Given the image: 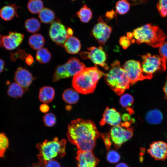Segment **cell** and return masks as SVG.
<instances>
[{
    "mask_svg": "<svg viewBox=\"0 0 167 167\" xmlns=\"http://www.w3.org/2000/svg\"><path fill=\"white\" fill-rule=\"evenodd\" d=\"M134 98L132 96L128 93L125 94L120 97L119 102L121 105L124 108H129L134 102Z\"/></svg>",
    "mask_w": 167,
    "mask_h": 167,
    "instance_id": "33",
    "label": "cell"
},
{
    "mask_svg": "<svg viewBox=\"0 0 167 167\" xmlns=\"http://www.w3.org/2000/svg\"><path fill=\"white\" fill-rule=\"evenodd\" d=\"M66 51L71 54H75L80 50L81 45L79 40L74 36L68 37L63 45Z\"/></svg>",
    "mask_w": 167,
    "mask_h": 167,
    "instance_id": "19",
    "label": "cell"
},
{
    "mask_svg": "<svg viewBox=\"0 0 167 167\" xmlns=\"http://www.w3.org/2000/svg\"><path fill=\"white\" fill-rule=\"evenodd\" d=\"M65 64L58 65L55 69L54 74L53 81L55 82L62 79L70 77Z\"/></svg>",
    "mask_w": 167,
    "mask_h": 167,
    "instance_id": "27",
    "label": "cell"
},
{
    "mask_svg": "<svg viewBox=\"0 0 167 167\" xmlns=\"http://www.w3.org/2000/svg\"><path fill=\"white\" fill-rule=\"evenodd\" d=\"M66 140H59L57 137L50 141L46 139L42 143H38L36 147L39 151L38 160L49 161L63 157L66 154Z\"/></svg>",
    "mask_w": 167,
    "mask_h": 167,
    "instance_id": "5",
    "label": "cell"
},
{
    "mask_svg": "<svg viewBox=\"0 0 167 167\" xmlns=\"http://www.w3.org/2000/svg\"><path fill=\"white\" fill-rule=\"evenodd\" d=\"M159 48V52L160 56L166 60L167 59V42H164Z\"/></svg>",
    "mask_w": 167,
    "mask_h": 167,
    "instance_id": "39",
    "label": "cell"
},
{
    "mask_svg": "<svg viewBox=\"0 0 167 167\" xmlns=\"http://www.w3.org/2000/svg\"><path fill=\"white\" fill-rule=\"evenodd\" d=\"M27 7L31 13L36 14L39 13L44 8V4L41 0H30Z\"/></svg>",
    "mask_w": 167,
    "mask_h": 167,
    "instance_id": "30",
    "label": "cell"
},
{
    "mask_svg": "<svg viewBox=\"0 0 167 167\" xmlns=\"http://www.w3.org/2000/svg\"><path fill=\"white\" fill-rule=\"evenodd\" d=\"M92 14L91 9L86 4L84 5L76 13L80 20L84 23H88L92 17Z\"/></svg>",
    "mask_w": 167,
    "mask_h": 167,
    "instance_id": "26",
    "label": "cell"
},
{
    "mask_svg": "<svg viewBox=\"0 0 167 167\" xmlns=\"http://www.w3.org/2000/svg\"><path fill=\"white\" fill-rule=\"evenodd\" d=\"M157 7L161 16L167 17V0H159Z\"/></svg>",
    "mask_w": 167,
    "mask_h": 167,
    "instance_id": "35",
    "label": "cell"
},
{
    "mask_svg": "<svg viewBox=\"0 0 167 167\" xmlns=\"http://www.w3.org/2000/svg\"><path fill=\"white\" fill-rule=\"evenodd\" d=\"M166 79V81L163 89L165 95V97L167 98V78Z\"/></svg>",
    "mask_w": 167,
    "mask_h": 167,
    "instance_id": "48",
    "label": "cell"
},
{
    "mask_svg": "<svg viewBox=\"0 0 167 167\" xmlns=\"http://www.w3.org/2000/svg\"><path fill=\"white\" fill-rule=\"evenodd\" d=\"M143 61L141 64L142 71L144 74L150 79L156 71H164L166 68V60L158 55L147 54L142 56Z\"/></svg>",
    "mask_w": 167,
    "mask_h": 167,
    "instance_id": "7",
    "label": "cell"
},
{
    "mask_svg": "<svg viewBox=\"0 0 167 167\" xmlns=\"http://www.w3.org/2000/svg\"><path fill=\"white\" fill-rule=\"evenodd\" d=\"M132 42L146 43L154 48L159 47L164 42L166 36L158 26L147 24L135 29Z\"/></svg>",
    "mask_w": 167,
    "mask_h": 167,
    "instance_id": "3",
    "label": "cell"
},
{
    "mask_svg": "<svg viewBox=\"0 0 167 167\" xmlns=\"http://www.w3.org/2000/svg\"><path fill=\"white\" fill-rule=\"evenodd\" d=\"M115 167H129L125 163H120L116 165Z\"/></svg>",
    "mask_w": 167,
    "mask_h": 167,
    "instance_id": "49",
    "label": "cell"
},
{
    "mask_svg": "<svg viewBox=\"0 0 167 167\" xmlns=\"http://www.w3.org/2000/svg\"><path fill=\"white\" fill-rule=\"evenodd\" d=\"M121 118L120 113L114 108L107 107L103 115L100 124L103 126L107 124L113 126L121 124Z\"/></svg>",
    "mask_w": 167,
    "mask_h": 167,
    "instance_id": "16",
    "label": "cell"
},
{
    "mask_svg": "<svg viewBox=\"0 0 167 167\" xmlns=\"http://www.w3.org/2000/svg\"><path fill=\"white\" fill-rule=\"evenodd\" d=\"M127 37L130 40L133 38V35L132 32H128L127 33Z\"/></svg>",
    "mask_w": 167,
    "mask_h": 167,
    "instance_id": "51",
    "label": "cell"
},
{
    "mask_svg": "<svg viewBox=\"0 0 167 167\" xmlns=\"http://www.w3.org/2000/svg\"><path fill=\"white\" fill-rule=\"evenodd\" d=\"M106 158L108 162L112 163H116L119 161L120 156L117 152L114 150H112L108 152Z\"/></svg>",
    "mask_w": 167,
    "mask_h": 167,
    "instance_id": "37",
    "label": "cell"
},
{
    "mask_svg": "<svg viewBox=\"0 0 167 167\" xmlns=\"http://www.w3.org/2000/svg\"><path fill=\"white\" fill-rule=\"evenodd\" d=\"M147 152L155 160L165 161L167 158V143L160 141L154 142L150 144Z\"/></svg>",
    "mask_w": 167,
    "mask_h": 167,
    "instance_id": "13",
    "label": "cell"
},
{
    "mask_svg": "<svg viewBox=\"0 0 167 167\" xmlns=\"http://www.w3.org/2000/svg\"><path fill=\"white\" fill-rule=\"evenodd\" d=\"M49 34L52 40L59 45H63L67 38L66 27L58 19L52 23Z\"/></svg>",
    "mask_w": 167,
    "mask_h": 167,
    "instance_id": "10",
    "label": "cell"
},
{
    "mask_svg": "<svg viewBox=\"0 0 167 167\" xmlns=\"http://www.w3.org/2000/svg\"><path fill=\"white\" fill-rule=\"evenodd\" d=\"M24 89L19 85L15 83H12L9 86L7 91L8 96L14 98L21 97L24 93Z\"/></svg>",
    "mask_w": 167,
    "mask_h": 167,
    "instance_id": "25",
    "label": "cell"
},
{
    "mask_svg": "<svg viewBox=\"0 0 167 167\" xmlns=\"http://www.w3.org/2000/svg\"><path fill=\"white\" fill-rule=\"evenodd\" d=\"M39 161L43 167H61L60 163L55 159L49 161L39 160Z\"/></svg>",
    "mask_w": 167,
    "mask_h": 167,
    "instance_id": "38",
    "label": "cell"
},
{
    "mask_svg": "<svg viewBox=\"0 0 167 167\" xmlns=\"http://www.w3.org/2000/svg\"><path fill=\"white\" fill-rule=\"evenodd\" d=\"M39 18L45 24L52 23L55 18L54 12L48 8H44L39 13Z\"/></svg>",
    "mask_w": 167,
    "mask_h": 167,
    "instance_id": "24",
    "label": "cell"
},
{
    "mask_svg": "<svg viewBox=\"0 0 167 167\" xmlns=\"http://www.w3.org/2000/svg\"><path fill=\"white\" fill-rule=\"evenodd\" d=\"M65 64L70 77L74 76L86 68L83 63L74 57L69 58Z\"/></svg>",
    "mask_w": 167,
    "mask_h": 167,
    "instance_id": "17",
    "label": "cell"
},
{
    "mask_svg": "<svg viewBox=\"0 0 167 167\" xmlns=\"http://www.w3.org/2000/svg\"><path fill=\"white\" fill-rule=\"evenodd\" d=\"M163 119L161 112L157 109H154L148 111L145 116V119L151 124H157L161 123Z\"/></svg>",
    "mask_w": 167,
    "mask_h": 167,
    "instance_id": "21",
    "label": "cell"
},
{
    "mask_svg": "<svg viewBox=\"0 0 167 167\" xmlns=\"http://www.w3.org/2000/svg\"><path fill=\"white\" fill-rule=\"evenodd\" d=\"M43 121L46 126L51 127L55 125L56 122V119L53 113H49L45 114L43 117Z\"/></svg>",
    "mask_w": 167,
    "mask_h": 167,
    "instance_id": "34",
    "label": "cell"
},
{
    "mask_svg": "<svg viewBox=\"0 0 167 167\" xmlns=\"http://www.w3.org/2000/svg\"><path fill=\"white\" fill-rule=\"evenodd\" d=\"M66 32L67 38L69 37L72 36L73 32V30L71 28L68 27L66 29Z\"/></svg>",
    "mask_w": 167,
    "mask_h": 167,
    "instance_id": "47",
    "label": "cell"
},
{
    "mask_svg": "<svg viewBox=\"0 0 167 167\" xmlns=\"http://www.w3.org/2000/svg\"><path fill=\"white\" fill-rule=\"evenodd\" d=\"M130 3L131 5H135L142 3L145 2V0H128Z\"/></svg>",
    "mask_w": 167,
    "mask_h": 167,
    "instance_id": "45",
    "label": "cell"
},
{
    "mask_svg": "<svg viewBox=\"0 0 167 167\" xmlns=\"http://www.w3.org/2000/svg\"><path fill=\"white\" fill-rule=\"evenodd\" d=\"M25 60L26 63L28 65H31L34 62L33 58L30 54L28 55Z\"/></svg>",
    "mask_w": 167,
    "mask_h": 167,
    "instance_id": "43",
    "label": "cell"
},
{
    "mask_svg": "<svg viewBox=\"0 0 167 167\" xmlns=\"http://www.w3.org/2000/svg\"><path fill=\"white\" fill-rule=\"evenodd\" d=\"M24 36L22 33L10 32L8 35L2 36L1 46L8 50L15 49L21 43Z\"/></svg>",
    "mask_w": 167,
    "mask_h": 167,
    "instance_id": "14",
    "label": "cell"
},
{
    "mask_svg": "<svg viewBox=\"0 0 167 167\" xmlns=\"http://www.w3.org/2000/svg\"><path fill=\"white\" fill-rule=\"evenodd\" d=\"M130 122H126L111 128L109 133L110 140L116 149L118 148L133 136V129L130 127Z\"/></svg>",
    "mask_w": 167,
    "mask_h": 167,
    "instance_id": "6",
    "label": "cell"
},
{
    "mask_svg": "<svg viewBox=\"0 0 167 167\" xmlns=\"http://www.w3.org/2000/svg\"><path fill=\"white\" fill-rule=\"evenodd\" d=\"M105 74L96 66L86 67L73 76L72 86L78 92L82 94L92 93L99 80Z\"/></svg>",
    "mask_w": 167,
    "mask_h": 167,
    "instance_id": "2",
    "label": "cell"
},
{
    "mask_svg": "<svg viewBox=\"0 0 167 167\" xmlns=\"http://www.w3.org/2000/svg\"><path fill=\"white\" fill-rule=\"evenodd\" d=\"M32 167H43L40 164H35L33 165Z\"/></svg>",
    "mask_w": 167,
    "mask_h": 167,
    "instance_id": "52",
    "label": "cell"
},
{
    "mask_svg": "<svg viewBox=\"0 0 167 167\" xmlns=\"http://www.w3.org/2000/svg\"><path fill=\"white\" fill-rule=\"evenodd\" d=\"M45 41L44 38L42 35L39 34H35L29 37L28 44L33 49L38 50L42 48Z\"/></svg>",
    "mask_w": 167,
    "mask_h": 167,
    "instance_id": "23",
    "label": "cell"
},
{
    "mask_svg": "<svg viewBox=\"0 0 167 167\" xmlns=\"http://www.w3.org/2000/svg\"><path fill=\"white\" fill-rule=\"evenodd\" d=\"M9 140L4 133H0V157H4L5 153L8 148Z\"/></svg>",
    "mask_w": 167,
    "mask_h": 167,
    "instance_id": "32",
    "label": "cell"
},
{
    "mask_svg": "<svg viewBox=\"0 0 167 167\" xmlns=\"http://www.w3.org/2000/svg\"><path fill=\"white\" fill-rule=\"evenodd\" d=\"M119 43L123 49H126L130 45L131 41L127 36H124L120 37Z\"/></svg>",
    "mask_w": 167,
    "mask_h": 167,
    "instance_id": "40",
    "label": "cell"
},
{
    "mask_svg": "<svg viewBox=\"0 0 167 167\" xmlns=\"http://www.w3.org/2000/svg\"><path fill=\"white\" fill-rule=\"evenodd\" d=\"M131 3L128 0H120L118 1L115 5L116 16L117 14L124 15L129 10Z\"/></svg>",
    "mask_w": 167,
    "mask_h": 167,
    "instance_id": "31",
    "label": "cell"
},
{
    "mask_svg": "<svg viewBox=\"0 0 167 167\" xmlns=\"http://www.w3.org/2000/svg\"><path fill=\"white\" fill-rule=\"evenodd\" d=\"M34 78L29 71L20 67L15 71L14 79L15 82L21 86L24 90H27Z\"/></svg>",
    "mask_w": 167,
    "mask_h": 167,
    "instance_id": "15",
    "label": "cell"
},
{
    "mask_svg": "<svg viewBox=\"0 0 167 167\" xmlns=\"http://www.w3.org/2000/svg\"><path fill=\"white\" fill-rule=\"evenodd\" d=\"M18 7L15 4L5 6L0 10V17L3 20L7 21L17 16Z\"/></svg>",
    "mask_w": 167,
    "mask_h": 167,
    "instance_id": "18",
    "label": "cell"
},
{
    "mask_svg": "<svg viewBox=\"0 0 167 167\" xmlns=\"http://www.w3.org/2000/svg\"><path fill=\"white\" fill-rule=\"evenodd\" d=\"M76 159L77 167H96L99 162L92 152L90 151L78 150Z\"/></svg>",
    "mask_w": 167,
    "mask_h": 167,
    "instance_id": "12",
    "label": "cell"
},
{
    "mask_svg": "<svg viewBox=\"0 0 167 167\" xmlns=\"http://www.w3.org/2000/svg\"><path fill=\"white\" fill-rule=\"evenodd\" d=\"M101 136L102 138L104 141L107 149L109 150V149L112 142L110 139L109 133L101 134Z\"/></svg>",
    "mask_w": 167,
    "mask_h": 167,
    "instance_id": "41",
    "label": "cell"
},
{
    "mask_svg": "<svg viewBox=\"0 0 167 167\" xmlns=\"http://www.w3.org/2000/svg\"><path fill=\"white\" fill-rule=\"evenodd\" d=\"M122 118L123 120L126 121L127 120H129L130 118V117L128 114H125L123 115Z\"/></svg>",
    "mask_w": 167,
    "mask_h": 167,
    "instance_id": "50",
    "label": "cell"
},
{
    "mask_svg": "<svg viewBox=\"0 0 167 167\" xmlns=\"http://www.w3.org/2000/svg\"><path fill=\"white\" fill-rule=\"evenodd\" d=\"M88 50V51L83 52L79 54L82 59H89L95 64L103 67L105 70L108 69V66L105 63L106 55L102 46L98 48L92 47Z\"/></svg>",
    "mask_w": 167,
    "mask_h": 167,
    "instance_id": "9",
    "label": "cell"
},
{
    "mask_svg": "<svg viewBox=\"0 0 167 167\" xmlns=\"http://www.w3.org/2000/svg\"><path fill=\"white\" fill-rule=\"evenodd\" d=\"M5 63L4 61L0 58V73L2 72L4 70Z\"/></svg>",
    "mask_w": 167,
    "mask_h": 167,
    "instance_id": "46",
    "label": "cell"
},
{
    "mask_svg": "<svg viewBox=\"0 0 167 167\" xmlns=\"http://www.w3.org/2000/svg\"><path fill=\"white\" fill-rule=\"evenodd\" d=\"M10 59L12 61H15L17 59L20 58L22 60L25 59L28 54L25 51L19 49L14 53H11Z\"/></svg>",
    "mask_w": 167,
    "mask_h": 167,
    "instance_id": "36",
    "label": "cell"
},
{
    "mask_svg": "<svg viewBox=\"0 0 167 167\" xmlns=\"http://www.w3.org/2000/svg\"><path fill=\"white\" fill-rule=\"evenodd\" d=\"M64 101L66 103L73 104L76 103L79 100L78 92L75 89L69 88L65 90L62 95Z\"/></svg>",
    "mask_w": 167,
    "mask_h": 167,
    "instance_id": "22",
    "label": "cell"
},
{
    "mask_svg": "<svg viewBox=\"0 0 167 167\" xmlns=\"http://www.w3.org/2000/svg\"><path fill=\"white\" fill-rule=\"evenodd\" d=\"M39 109L42 113H46L49 111L50 108L48 105L45 103L41 104L40 106Z\"/></svg>",
    "mask_w": 167,
    "mask_h": 167,
    "instance_id": "42",
    "label": "cell"
},
{
    "mask_svg": "<svg viewBox=\"0 0 167 167\" xmlns=\"http://www.w3.org/2000/svg\"><path fill=\"white\" fill-rule=\"evenodd\" d=\"M66 136L69 141L78 150L92 152L101 134L92 121L78 118L69 124Z\"/></svg>",
    "mask_w": 167,
    "mask_h": 167,
    "instance_id": "1",
    "label": "cell"
},
{
    "mask_svg": "<svg viewBox=\"0 0 167 167\" xmlns=\"http://www.w3.org/2000/svg\"><path fill=\"white\" fill-rule=\"evenodd\" d=\"M112 28L105 23L101 16L98 19V23L94 26L92 33L101 46L104 45L109 38Z\"/></svg>",
    "mask_w": 167,
    "mask_h": 167,
    "instance_id": "11",
    "label": "cell"
},
{
    "mask_svg": "<svg viewBox=\"0 0 167 167\" xmlns=\"http://www.w3.org/2000/svg\"><path fill=\"white\" fill-rule=\"evenodd\" d=\"M25 26L28 32L34 33L39 30L41 28V24L37 19L34 18H32L26 20Z\"/></svg>",
    "mask_w": 167,
    "mask_h": 167,
    "instance_id": "28",
    "label": "cell"
},
{
    "mask_svg": "<svg viewBox=\"0 0 167 167\" xmlns=\"http://www.w3.org/2000/svg\"><path fill=\"white\" fill-rule=\"evenodd\" d=\"M55 94V90L53 87L49 86H44L40 90L39 98L41 102L48 103L53 101Z\"/></svg>",
    "mask_w": 167,
    "mask_h": 167,
    "instance_id": "20",
    "label": "cell"
},
{
    "mask_svg": "<svg viewBox=\"0 0 167 167\" xmlns=\"http://www.w3.org/2000/svg\"><path fill=\"white\" fill-rule=\"evenodd\" d=\"M114 15H115V12L113 9H112L110 11H108L106 13L105 16L107 19H110L113 17Z\"/></svg>",
    "mask_w": 167,
    "mask_h": 167,
    "instance_id": "44",
    "label": "cell"
},
{
    "mask_svg": "<svg viewBox=\"0 0 167 167\" xmlns=\"http://www.w3.org/2000/svg\"><path fill=\"white\" fill-rule=\"evenodd\" d=\"M132 84L137 82L150 78L145 75L139 61L131 60L126 61L122 66Z\"/></svg>",
    "mask_w": 167,
    "mask_h": 167,
    "instance_id": "8",
    "label": "cell"
},
{
    "mask_svg": "<svg viewBox=\"0 0 167 167\" xmlns=\"http://www.w3.org/2000/svg\"><path fill=\"white\" fill-rule=\"evenodd\" d=\"M51 55L49 50L46 48H42L37 51L36 54L37 60L40 63H46L49 62Z\"/></svg>",
    "mask_w": 167,
    "mask_h": 167,
    "instance_id": "29",
    "label": "cell"
},
{
    "mask_svg": "<svg viewBox=\"0 0 167 167\" xmlns=\"http://www.w3.org/2000/svg\"><path fill=\"white\" fill-rule=\"evenodd\" d=\"M2 36L1 35H0V46H1L2 45Z\"/></svg>",
    "mask_w": 167,
    "mask_h": 167,
    "instance_id": "53",
    "label": "cell"
},
{
    "mask_svg": "<svg viewBox=\"0 0 167 167\" xmlns=\"http://www.w3.org/2000/svg\"><path fill=\"white\" fill-rule=\"evenodd\" d=\"M104 79L110 88L118 95H122L132 85L118 60L114 61L111 64L109 70L104 75Z\"/></svg>",
    "mask_w": 167,
    "mask_h": 167,
    "instance_id": "4",
    "label": "cell"
}]
</instances>
